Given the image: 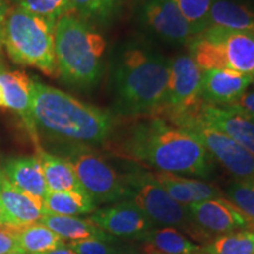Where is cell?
Here are the masks:
<instances>
[{
    "instance_id": "obj_33",
    "label": "cell",
    "mask_w": 254,
    "mask_h": 254,
    "mask_svg": "<svg viewBox=\"0 0 254 254\" xmlns=\"http://www.w3.org/2000/svg\"><path fill=\"white\" fill-rule=\"evenodd\" d=\"M232 109L241 111V112H247V113H253L254 114V91L245 92L240 97V99L236 101L234 104L228 105Z\"/></svg>"
},
{
    "instance_id": "obj_17",
    "label": "cell",
    "mask_w": 254,
    "mask_h": 254,
    "mask_svg": "<svg viewBox=\"0 0 254 254\" xmlns=\"http://www.w3.org/2000/svg\"><path fill=\"white\" fill-rule=\"evenodd\" d=\"M0 202L9 227L23 228L40 222L45 214L43 200L27 194L2 178Z\"/></svg>"
},
{
    "instance_id": "obj_21",
    "label": "cell",
    "mask_w": 254,
    "mask_h": 254,
    "mask_svg": "<svg viewBox=\"0 0 254 254\" xmlns=\"http://www.w3.org/2000/svg\"><path fill=\"white\" fill-rule=\"evenodd\" d=\"M40 222L55 232L63 239L71 241L86 240V239H101L114 240L116 238L109 236L97 227L93 222L87 219L78 217H68V215H57L45 213Z\"/></svg>"
},
{
    "instance_id": "obj_11",
    "label": "cell",
    "mask_w": 254,
    "mask_h": 254,
    "mask_svg": "<svg viewBox=\"0 0 254 254\" xmlns=\"http://www.w3.org/2000/svg\"><path fill=\"white\" fill-rule=\"evenodd\" d=\"M187 211L206 244L232 232L254 230V222L222 196L187 206Z\"/></svg>"
},
{
    "instance_id": "obj_18",
    "label": "cell",
    "mask_w": 254,
    "mask_h": 254,
    "mask_svg": "<svg viewBox=\"0 0 254 254\" xmlns=\"http://www.w3.org/2000/svg\"><path fill=\"white\" fill-rule=\"evenodd\" d=\"M152 176L171 198L185 207L205 200L222 196V192L217 186L202 180L190 179L178 174L159 172V171L152 172Z\"/></svg>"
},
{
    "instance_id": "obj_38",
    "label": "cell",
    "mask_w": 254,
    "mask_h": 254,
    "mask_svg": "<svg viewBox=\"0 0 254 254\" xmlns=\"http://www.w3.org/2000/svg\"><path fill=\"white\" fill-rule=\"evenodd\" d=\"M4 226H8V224H7V220H6L1 202H0V227H4Z\"/></svg>"
},
{
    "instance_id": "obj_34",
    "label": "cell",
    "mask_w": 254,
    "mask_h": 254,
    "mask_svg": "<svg viewBox=\"0 0 254 254\" xmlns=\"http://www.w3.org/2000/svg\"><path fill=\"white\" fill-rule=\"evenodd\" d=\"M9 7H11V5L8 4L7 0H0V50L2 47V36H4L5 21Z\"/></svg>"
},
{
    "instance_id": "obj_14",
    "label": "cell",
    "mask_w": 254,
    "mask_h": 254,
    "mask_svg": "<svg viewBox=\"0 0 254 254\" xmlns=\"http://www.w3.org/2000/svg\"><path fill=\"white\" fill-rule=\"evenodd\" d=\"M142 15L147 26L170 43L183 45L193 38L190 24L174 0H146Z\"/></svg>"
},
{
    "instance_id": "obj_30",
    "label": "cell",
    "mask_w": 254,
    "mask_h": 254,
    "mask_svg": "<svg viewBox=\"0 0 254 254\" xmlns=\"http://www.w3.org/2000/svg\"><path fill=\"white\" fill-rule=\"evenodd\" d=\"M225 195L241 213L254 222V182L234 180L226 187Z\"/></svg>"
},
{
    "instance_id": "obj_44",
    "label": "cell",
    "mask_w": 254,
    "mask_h": 254,
    "mask_svg": "<svg viewBox=\"0 0 254 254\" xmlns=\"http://www.w3.org/2000/svg\"><path fill=\"white\" fill-rule=\"evenodd\" d=\"M0 51H1V50H0ZM1 66H2V64H1V60H0V67H1Z\"/></svg>"
},
{
    "instance_id": "obj_12",
    "label": "cell",
    "mask_w": 254,
    "mask_h": 254,
    "mask_svg": "<svg viewBox=\"0 0 254 254\" xmlns=\"http://www.w3.org/2000/svg\"><path fill=\"white\" fill-rule=\"evenodd\" d=\"M88 220L116 239L141 240L154 227L150 218L131 200H123L107 207L95 209Z\"/></svg>"
},
{
    "instance_id": "obj_22",
    "label": "cell",
    "mask_w": 254,
    "mask_h": 254,
    "mask_svg": "<svg viewBox=\"0 0 254 254\" xmlns=\"http://www.w3.org/2000/svg\"><path fill=\"white\" fill-rule=\"evenodd\" d=\"M207 27H222L254 33V9L230 0H213Z\"/></svg>"
},
{
    "instance_id": "obj_23",
    "label": "cell",
    "mask_w": 254,
    "mask_h": 254,
    "mask_svg": "<svg viewBox=\"0 0 254 254\" xmlns=\"http://www.w3.org/2000/svg\"><path fill=\"white\" fill-rule=\"evenodd\" d=\"M45 213L77 217L91 214L97 209L95 202L85 190L47 192L43 200Z\"/></svg>"
},
{
    "instance_id": "obj_7",
    "label": "cell",
    "mask_w": 254,
    "mask_h": 254,
    "mask_svg": "<svg viewBox=\"0 0 254 254\" xmlns=\"http://www.w3.org/2000/svg\"><path fill=\"white\" fill-rule=\"evenodd\" d=\"M131 190L129 199L150 218L153 225L172 227L198 243H205L190 220L185 206L178 204L168 193L155 182L152 173L136 170L125 176Z\"/></svg>"
},
{
    "instance_id": "obj_2",
    "label": "cell",
    "mask_w": 254,
    "mask_h": 254,
    "mask_svg": "<svg viewBox=\"0 0 254 254\" xmlns=\"http://www.w3.org/2000/svg\"><path fill=\"white\" fill-rule=\"evenodd\" d=\"M32 117L37 131L78 146L99 145L113 131L112 116L58 88L32 79Z\"/></svg>"
},
{
    "instance_id": "obj_27",
    "label": "cell",
    "mask_w": 254,
    "mask_h": 254,
    "mask_svg": "<svg viewBox=\"0 0 254 254\" xmlns=\"http://www.w3.org/2000/svg\"><path fill=\"white\" fill-rule=\"evenodd\" d=\"M11 6H17L50 21L56 26L63 15L72 13L68 0H7Z\"/></svg>"
},
{
    "instance_id": "obj_37",
    "label": "cell",
    "mask_w": 254,
    "mask_h": 254,
    "mask_svg": "<svg viewBox=\"0 0 254 254\" xmlns=\"http://www.w3.org/2000/svg\"><path fill=\"white\" fill-rule=\"evenodd\" d=\"M141 252L142 254H164L159 252L158 250L153 249L151 245H148V244H145V243L141 244Z\"/></svg>"
},
{
    "instance_id": "obj_41",
    "label": "cell",
    "mask_w": 254,
    "mask_h": 254,
    "mask_svg": "<svg viewBox=\"0 0 254 254\" xmlns=\"http://www.w3.org/2000/svg\"><path fill=\"white\" fill-rule=\"evenodd\" d=\"M8 254H26V253L23 252V251L18 250V251H13V252H11V253H8Z\"/></svg>"
},
{
    "instance_id": "obj_32",
    "label": "cell",
    "mask_w": 254,
    "mask_h": 254,
    "mask_svg": "<svg viewBox=\"0 0 254 254\" xmlns=\"http://www.w3.org/2000/svg\"><path fill=\"white\" fill-rule=\"evenodd\" d=\"M18 228L9 226L0 227V254H8L18 251L19 244L17 238Z\"/></svg>"
},
{
    "instance_id": "obj_28",
    "label": "cell",
    "mask_w": 254,
    "mask_h": 254,
    "mask_svg": "<svg viewBox=\"0 0 254 254\" xmlns=\"http://www.w3.org/2000/svg\"><path fill=\"white\" fill-rule=\"evenodd\" d=\"M72 13L87 20L106 21L118 11L122 0H68Z\"/></svg>"
},
{
    "instance_id": "obj_29",
    "label": "cell",
    "mask_w": 254,
    "mask_h": 254,
    "mask_svg": "<svg viewBox=\"0 0 254 254\" xmlns=\"http://www.w3.org/2000/svg\"><path fill=\"white\" fill-rule=\"evenodd\" d=\"M180 12L190 24L193 37L208 26V14L213 0H174Z\"/></svg>"
},
{
    "instance_id": "obj_42",
    "label": "cell",
    "mask_w": 254,
    "mask_h": 254,
    "mask_svg": "<svg viewBox=\"0 0 254 254\" xmlns=\"http://www.w3.org/2000/svg\"><path fill=\"white\" fill-rule=\"evenodd\" d=\"M2 178H4V173H2V170H0V187H1Z\"/></svg>"
},
{
    "instance_id": "obj_39",
    "label": "cell",
    "mask_w": 254,
    "mask_h": 254,
    "mask_svg": "<svg viewBox=\"0 0 254 254\" xmlns=\"http://www.w3.org/2000/svg\"><path fill=\"white\" fill-rule=\"evenodd\" d=\"M0 109H6V103H5L4 91H2L1 85H0Z\"/></svg>"
},
{
    "instance_id": "obj_9",
    "label": "cell",
    "mask_w": 254,
    "mask_h": 254,
    "mask_svg": "<svg viewBox=\"0 0 254 254\" xmlns=\"http://www.w3.org/2000/svg\"><path fill=\"white\" fill-rule=\"evenodd\" d=\"M167 122L194 135L211 158L215 159L236 180L254 182V155L230 136L202 124L193 112Z\"/></svg>"
},
{
    "instance_id": "obj_26",
    "label": "cell",
    "mask_w": 254,
    "mask_h": 254,
    "mask_svg": "<svg viewBox=\"0 0 254 254\" xmlns=\"http://www.w3.org/2000/svg\"><path fill=\"white\" fill-rule=\"evenodd\" d=\"M202 254H254V230H241L212 239Z\"/></svg>"
},
{
    "instance_id": "obj_15",
    "label": "cell",
    "mask_w": 254,
    "mask_h": 254,
    "mask_svg": "<svg viewBox=\"0 0 254 254\" xmlns=\"http://www.w3.org/2000/svg\"><path fill=\"white\" fill-rule=\"evenodd\" d=\"M0 85L4 91L6 109L17 113L26 127L36 148L41 147L39 134L32 117V79L24 71L0 67Z\"/></svg>"
},
{
    "instance_id": "obj_31",
    "label": "cell",
    "mask_w": 254,
    "mask_h": 254,
    "mask_svg": "<svg viewBox=\"0 0 254 254\" xmlns=\"http://www.w3.org/2000/svg\"><path fill=\"white\" fill-rule=\"evenodd\" d=\"M67 246L77 254H114L122 245L117 240L86 239L69 241Z\"/></svg>"
},
{
    "instance_id": "obj_36",
    "label": "cell",
    "mask_w": 254,
    "mask_h": 254,
    "mask_svg": "<svg viewBox=\"0 0 254 254\" xmlns=\"http://www.w3.org/2000/svg\"><path fill=\"white\" fill-rule=\"evenodd\" d=\"M43 254H77V253H75L71 247H68L67 244H65V245L58 247V249L50 251V252H46Z\"/></svg>"
},
{
    "instance_id": "obj_20",
    "label": "cell",
    "mask_w": 254,
    "mask_h": 254,
    "mask_svg": "<svg viewBox=\"0 0 254 254\" xmlns=\"http://www.w3.org/2000/svg\"><path fill=\"white\" fill-rule=\"evenodd\" d=\"M37 157L41 164L49 192L84 190L71 164L65 158L46 152L41 147L37 148Z\"/></svg>"
},
{
    "instance_id": "obj_35",
    "label": "cell",
    "mask_w": 254,
    "mask_h": 254,
    "mask_svg": "<svg viewBox=\"0 0 254 254\" xmlns=\"http://www.w3.org/2000/svg\"><path fill=\"white\" fill-rule=\"evenodd\" d=\"M114 254H142V253L138 249H135V247L133 246L122 245L119 247V250Z\"/></svg>"
},
{
    "instance_id": "obj_43",
    "label": "cell",
    "mask_w": 254,
    "mask_h": 254,
    "mask_svg": "<svg viewBox=\"0 0 254 254\" xmlns=\"http://www.w3.org/2000/svg\"><path fill=\"white\" fill-rule=\"evenodd\" d=\"M252 85L254 86V73L252 74Z\"/></svg>"
},
{
    "instance_id": "obj_40",
    "label": "cell",
    "mask_w": 254,
    "mask_h": 254,
    "mask_svg": "<svg viewBox=\"0 0 254 254\" xmlns=\"http://www.w3.org/2000/svg\"><path fill=\"white\" fill-rule=\"evenodd\" d=\"M228 107H230V106H228ZM231 109H232V107H231ZM234 110V109H233ZM236 111H238V110H236ZM238 112H240L241 114H244V116H245L246 117V118L247 119H249V120H251V122H252V123H254V114L253 113H247V112H241V111H238Z\"/></svg>"
},
{
    "instance_id": "obj_5",
    "label": "cell",
    "mask_w": 254,
    "mask_h": 254,
    "mask_svg": "<svg viewBox=\"0 0 254 254\" xmlns=\"http://www.w3.org/2000/svg\"><path fill=\"white\" fill-rule=\"evenodd\" d=\"M55 25L25 9L11 6L6 17L2 46L9 58L19 65L40 69L58 77Z\"/></svg>"
},
{
    "instance_id": "obj_8",
    "label": "cell",
    "mask_w": 254,
    "mask_h": 254,
    "mask_svg": "<svg viewBox=\"0 0 254 254\" xmlns=\"http://www.w3.org/2000/svg\"><path fill=\"white\" fill-rule=\"evenodd\" d=\"M81 189L95 204H110L128 200L131 190L125 176H120L104 157L87 146L73 145L65 152Z\"/></svg>"
},
{
    "instance_id": "obj_16",
    "label": "cell",
    "mask_w": 254,
    "mask_h": 254,
    "mask_svg": "<svg viewBox=\"0 0 254 254\" xmlns=\"http://www.w3.org/2000/svg\"><path fill=\"white\" fill-rule=\"evenodd\" d=\"M252 84V75L231 69H205L201 74L200 98L206 104L228 106L240 99Z\"/></svg>"
},
{
    "instance_id": "obj_19",
    "label": "cell",
    "mask_w": 254,
    "mask_h": 254,
    "mask_svg": "<svg viewBox=\"0 0 254 254\" xmlns=\"http://www.w3.org/2000/svg\"><path fill=\"white\" fill-rule=\"evenodd\" d=\"M2 173L12 185L36 198L44 200L49 192L37 155L8 158L2 167Z\"/></svg>"
},
{
    "instance_id": "obj_3",
    "label": "cell",
    "mask_w": 254,
    "mask_h": 254,
    "mask_svg": "<svg viewBox=\"0 0 254 254\" xmlns=\"http://www.w3.org/2000/svg\"><path fill=\"white\" fill-rule=\"evenodd\" d=\"M168 85V60L131 47L120 57L116 88L122 111L134 116H158Z\"/></svg>"
},
{
    "instance_id": "obj_6",
    "label": "cell",
    "mask_w": 254,
    "mask_h": 254,
    "mask_svg": "<svg viewBox=\"0 0 254 254\" xmlns=\"http://www.w3.org/2000/svg\"><path fill=\"white\" fill-rule=\"evenodd\" d=\"M190 57L201 71L231 69L254 73V33L222 27H207L189 43Z\"/></svg>"
},
{
    "instance_id": "obj_24",
    "label": "cell",
    "mask_w": 254,
    "mask_h": 254,
    "mask_svg": "<svg viewBox=\"0 0 254 254\" xmlns=\"http://www.w3.org/2000/svg\"><path fill=\"white\" fill-rule=\"evenodd\" d=\"M141 240L164 254H202V246L172 227L153 228Z\"/></svg>"
},
{
    "instance_id": "obj_13",
    "label": "cell",
    "mask_w": 254,
    "mask_h": 254,
    "mask_svg": "<svg viewBox=\"0 0 254 254\" xmlns=\"http://www.w3.org/2000/svg\"><path fill=\"white\" fill-rule=\"evenodd\" d=\"M200 122L220 131L254 155V123L228 106H214L202 101L194 112Z\"/></svg>"
},
{
    "instance_id": "obj_25",
    "label": "cell",
    "mask_w": 254,
    "mask_h": 254,
    "mask_svg": "<svg viewBox=\"0 0 254 254\" xmlns=\"http://www.w3.org/2000/svg\"><path fill=\"white\" fill-rule=\"evenodd\" d=\"M17 238L19 249L26 254H43L65 245L63 238L41 222L18 228Z\"/></svg>"
},
{
    "instance_id": "obj_1",
    "label": "cell",
    "mask_w": 254,
    "mask_h": 254,
    "mask_svg": "<svg viewBox=\"0 0 254 254\" xmlns=\"http://www.w3.org/2000/svg\"><path fill=\"white\" fill-rule=\"evenodd\" d=\"M114 152L127 160L178 176L208 178L214 168L211 155L194 135L155 116L127 127Z\"/></svg>"
},
{
    "instance_id": "obj_10",
    "label": "cell",
    "mask_w": 254,
    "mask_h": 254,
    "mask_svg": "<svg viewBox=\"0 0 254 254\" xmlns=\"http://www.w3.org/2000/svg\"><path fill=\"white\" fill-rule=\"evenodd\" d=\"M202 71L190 56L168 60V85L164 106L158 116L170 120L190 113L202 103L200 98Z\"/></svg>"
},
{
    "instance_id": "obj_4",
    "label": "cell",
    "mask_w": 254,
    "mask_h": 254,
    "mask_svg": "<svg viewBox=\"0 0 254 254\" xmlns=\"http://www.w3.org/2000/svg\"><path fill=\"white\" fill-rule=\"evenodd\" d=\"M55 50L59 75L75 87H93L103 73L106 40L74 13L59 18L55 27Z\"/></svg>"
}]
</instances>
